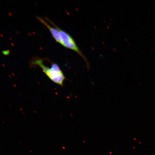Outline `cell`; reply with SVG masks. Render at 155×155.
Masks as SVG:
<instances>
[{
  "mask_svg": "<svg viewBox=\"0 0 155 155\" xmlns=\"http://www.w3.org/2000/svg\"><path fill=\"white\" fill-rule=\"evenodd\" d=\"M37 18L40 22L44 24L48 29L56 41L60 44L61 40L59 31L58 27L55 26V27H53L50 26L42 18L38 17H37Z\"/></svg>",
  "mask_w": 155,
  "mask_h": 155,
  "instance_id": "3957f363",
  "label": "cell"
},
{
  "mask_svg": "<svg viewBox=\"0 0 155 155\" xmlns=\"http://www.w3.org/2000/svg\"><path fill=\"white\" fill-rule=\"evenodd\" d=\"M33 64L39 66L48 77L54 83L63 87L64 81L66 79L59 65L53 63L50 67L44 65L41 59L36 60Z\"/></svg>",
  "mask_w": 155,
  "mask_h": 155,
  "instance_id": "6da1fadb",
  "label": "cell"
},
{
  "mask_svg": "<svg viewBox=\"0 0 155 155\" xmlns=\"http://www.w3.org/2000/svg\"><path fill=\"white\" fill-rule=\"evenodd\" d=\"M58 28L60 38V44L65 48L72 50L79 54L84 60L89 69L90 65L87 60L83 54L73 38L67 32L58 27Z\"/></svg>",
  "mask_w": 155,
  "mask_h": 155,
  "instance_id": "7a4b0ae2",
  "label": "cell"
},
{
  "mask_svg": "<svg viewBox=\"0 0 155 155\" xmlns=\"http://www.w3.org/2000/svg\"><path fill=\"white\" fill-rule=\"evenodd\" d=\"M30 152H32L31 151H30Z\"/></svg>",
  "mask_w": 155,
  "mask_h": 155,
  "instance_id": "277c9868",
  "label": "cell"
}]
</instances>
